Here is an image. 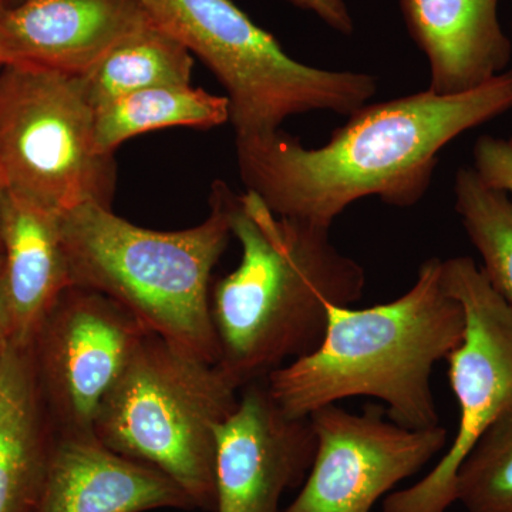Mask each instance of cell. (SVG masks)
I'll list each match as a JSON object with an SVG mask.
<instances>
[{"mask_svg": "<svg viewBox=\"0 0 512 512\" xmlns=\"http://www.w3.org/2000/svg\"><path fill=\"white\" fill-rule=\"evenodd\" d=\"M511 109L512 70L466 93L427 89L366 104L322 147H305L282 130L237 138L239 175L279 217L332 229L362 198L416 205L429 191L440 151Z\"/></svg>", "mask_w": 512, "mask_h": 512, "instance_id": "obj_1", "label": "cell"}, {"mask_svg": "<svg viewBox=\"0 0 512 512\" xmlns=\"http://www.w3.org/2000/svg\"><path fill=\"white\" fill-rule=\"evenodd\" d=\"M238 268L211 295L218 365L238 386L262 382L318 348L332 306H352L366 272L330 241V229L274 214L252 191L235 195Z\"/></svg>", "mask_w": 512, "mask_h": 512, "instance_id": "obj_2", "label": "cell"}, {"mask_svg": "<svg viewBox=\"0 0 512 512\" xmlns=\"http://www.w3.org/2000/svg\"><path fill=\"white\" fill-rule=\"evenodd\" d=\"M463 308L443 282V259L420 265L412 288L392 302L332 306L318 348L266 377L272 400L292 419H309L340 400L372 397L410 430L440 426L434 367L464 336Z\"/></svg>", "mask_w": 512, "mask_h": 512, "instance_id": "obj_3", "label": "cell"}, {"mask_svg": "<svg viewBox=\"0 0 512 512\" xmlns=\"http://www.w3.org/2000/svg\"><path fill=\"white\" fill-rule=\"evenodd\" d=\"M234 200L231 188L215 181L207 220L181 231L138 227L96 204L63 212L60 229L73 286L109 296L153 335L218 363L210 282L234 237Z\"/></svg>", "mask_w": 512, "mask_h": 512, "instance_id": "obj_4", "label": "cell"}, {"mask_svg": "<svg viewBox=\"0 0 512 512\" xmlns=\"http://www.w3.org/2000/svg\"><path fill=\"white\" fill-rule=\"evenodd\" d=\"M241 387L210 363L148 335L97 414V439L157 468L215 511L218 431L237 409Z\"/></svg>", "mask_w": 512, "mask_h": 512, "instance_id": "obj_5", "label": "cell"}, {"mask_svg": "<svg viewBox=\"0 0 512 512\" xmlns=\"http://www.w3.org/2000/svg\"><path fill=\"white\" fill-rule=\"evenodd\" d=\"M140 2L227 90L237 138L275 133L289 117L312 111L352 116L379 90L372 74L319 69L292 59L232 0Z\"/></svg>", "mask_w": 512, "mask_h": 512, "instance_id": "obj_6", "label": "cell"}, {"mask_svg": "<svg viewBox=\"0 0 512 512\" xmlns=\"http://www.w3.org/2000/svg\"><path fill=\"white\" fill-rule=\"evenodd\" d=\"M94 126L82 76L0 67L3 190L56 214L86 204L111 208L116 160L97 151Z\"/></svg>", "mask_w": 512, "mask_h": 512, "instance_id": "obj_7", "label": "cell"}, {"mask_svg": "<svg viewBox=\"0 0 512 512\" xmlns=\"http://www.w3.org/2000/svg\"><path fill=\"white\" fill-rule=\"evenodd\" d=\"M443 282L463 308L464 336L448 356L458 404L456 437L421 480L384 498L382 512H447L458 468L485 431L512 407V305L470 256L443 261Z\"/></svg>", "mask_w": 512, "mask_h": 512, "instance_id": "obj_8", "label": "cell"}, {"mask_svg": "<svg viewBox=\"0 0 512 512\" xmlns=\"http://www.w3.org/2000/svg\"><path fill=\"white\" fill-rule=\"evenodd\" d=\"M150 330L119 302L72 286L30 345L57 436H90L107 394Z\"/></svg>", "mask_w": 512, "mask_h": 512, "instance_id": "obj_9", "label": "cell"}, {"mask_svg": "<svg viewBox=\"0 0 512 512\" xmlns=\"http://www.w3.org/2000/svg\"><path fill=\"white\" fill-rule=\"evenodd\" d=\"M316 453L295 500L282 512H372L380 498L416 476L448 446L444 427L410 430L379 409L338 404L312 414Z\"/></svg>", "mask_w": 512, "mask_h": 512, "instance_id": "obj_10", "label": "cell"}, {"mask_svg": "<svg viewBox=\"0 0 512 512\" xmlns=\"http://www.w3.org/2000/svg\"><path fill=\"white\" fill-rule=\"evenodd\" d=\"M315 453L311 419L286 416L265 380L247 384L218 431L214 512H282V497L301 487Z\"/></svg>", "mask_w": 512, "mask_h": 512, "instance_id": "obj_11", "label": "cell"}, {"mask_svg": "<svg viewBox=\"0 0 512 512\" xmlns=\"http://www.w3.org/2000/svg\"><path fill=\"white\" fill-rule=\"evenodd\" d=\"M151 20L140 0H20L0 9V66L83 76Z\"/></svg>", "mask_w": 512, "mask_h": 512, "instance_id": "obj_12", "label": "cell"}, {"mask_svg": "<svg viewBox=\"0 0 512 512\" xmlns=\"http://www.w3.org/2000/svg\"><path fill=\"white\" fill-rule=\"evenodd\" d=\"M173 478L104 446L96 434L57 436L36 512L194 510Z\"/></svg>", "mask_w": 512, "mask_h": 512, "instance_id": "obj_13", "label": "cell"}, {"mask_svg": "<svg viewBox=\"0 0 512 512\" xmlns=\"http://www.w3.org/2000/svg\"><path fill=\"white\" fill-rule=\"evenodd\" d=\"M498 2L400 0L407 32L429 62L431 92H470L507 72L512 43L501 28Z\"/></svg>", "mask_w": 512, "mask_h": 512, "instance_id": "obj_14", "label": "cell"}, {"mask_svg": "<svg viewBox=\"0 0 512 512\" xmlns=\"http://www.w3.org/2000/svg\"><path fill=\"white\" fill-rule=\"evenodd\" d=\"M2 275L13 343L29 348L60 296L73 286L60 214L5 191Z\"/></svg>", "mask_w": 512, "mask_h": 512, "instance_id": "obj_15", "label": "cell"}, {"mask_svg": "<svg viewBox=\"0 0 512 512\" xmlns=\"http://www.w3.org/2000/svg\"><path fill=\"white\" fill-rule=\"evenodd\" d=\"M57 434L29 348L0 356V512H36Z\"/></svg>", "mask_w": 512, "mask_h": 512, "instance_id": "obj_16", "label": "cell"}, {"mask_svg": "<svg viewBox=\"0 0 512 512\" xmlns=\"http://www.w3.org/2000/svg\"><path fill=\"white\" fill-rule=\"evenodd\" d=\"M192 67L187 46L153 19L111 47L82 77L87 99L97 111L140 90L188 86Z\"/></svg>", "mask_w": 512, "mask_h": 512, "instance_id": "obj_17", "label": "cell"}, {"mask_svg": "<svg viewBox=\"0 0 512 512\" xmlns=\"http://www.w3.org/2000/svg\"><path fill=\"white\" fill-rule=\"evenodd\" d=\"M231 117L227 96L188 86H158L127 94L96 111L94 143L101 154L148 131L170 127L214 128Z\"/></svg>", "mask_w": 512, "mask_h": 512, "instance_id": "obj_18", "label": "cell"}, {"mask_svg": "<svg viewBox=\"0 0 512 512\" xmlns=\"http://www.w3.org/2000/svg\"><path fill=\"white\" fill-rule=\"evenodd\" d=\"M454 208L471 244L483 259L484 274L512 305V200L490 187L474 167L454 178Z\"/></svg>", "mask_w": 512, "mask_h": 512, "instance_id": "obj_19", "label": "cell"}, {"mask_svg": "<svg viewBox=\"0 0 512 512\" xmlns=\"http://www.w3.org/2000/svg\"><path fill=\"white\" fill-rule=\"evenodd\" d=\"M454 495L467 512H512V407L458 468Z\"/></svg>", "mask_w": 512, "mask_h": 512, "instance_id": "obj_20", "label": "cell"}, {"mask_svg": "<svg viewBox=\"0 0 512 512\" xmlns=\"http://www.w3.org/2000/svg\"><path fill=\"white\" fill-rule=\"evenodd\" d=\"M473 167L485 184L508 194L512 192V148L508 140L491 136L478 138Z\"/></svg>", "mask_w": 512, "mask_h": 512, "instance_id": "obj_21", "label": "cell"}, {"mask_svg": "<svg viewBox=\"0 0 512 512\" xmlns=\"http://www.w3.org/2000/svg\"><path fill=\"white\" fill-rule=\"evenodd\" d=\"M286 2L305 12L313 13L316 18L340 35L350 36L355 33V20L346 0H286Z\"/></svg>", "mask_w": 512, "mask_h": 512, "instance_id": "obj_22", "label": "cell"}, {"mask_svg": "<svg viewBox=\"0 0 512 512\" xmlns=\"http://www.w3.org/2000/svg\"><path fill=\"white\" fill-rule=\"evenodd\" d=\"M10 343H13L12 325H10L8 303H6L5 289H3L2 256H0V356L8 349Z\"/></svg>", "mask_w": 512, "mask_h": 512, "instance_id": "obj_23", "label": "cell"}, {"mask_svg": "<svg viewBox=\"0 0 512 512\" xmlns=\"http://www.w3.org/2000/svg\"><path fill=\"white\" fill-rule=\"evenodd\" d=\"M3 200H5V190H3L2 184H0V256H2V208Z\"/></svg>", "mask_w": 512, "mask_h": 512, "instance_id": "obj_24", "label": "cell"}, {"mask_svg": "<svg viewBox=\"0 0 512 512\" xmlns=\"http://www.w3.org/2000/svg\"><path fill=\"white\" fill-rule=\"evenodd\" d=\"M20 0H0V9L10 8V6L16 5Z\"/></svg>", "mask_w": 512, "mask_h": 512, "instance_id": "obj_25", "label": "cell"}, {"mask_svg": "<svg viewBox=\"0 0 512 512\" xmlns=\"http://www.w3.org/2000/svg\"><path fill=\"white\" fill-rule=\"evenodd\" d=\"M508 144H510V147L512 148V138H510V140H508Z\"/></svg>", "mask_w": 512, "mask_h": 512, "instance_id": "obj_26", "label": "cell"}, {"mask_svg": "<svg viewBox=\"0 0 512 512\" xmlns=\"http://www.w3.org/2000/svg\"><path fill=\"white\" fill-rule=\"evenodd\" d=\"M0 67H2V66H0Z\"/></svg>", "mask_w": 512, "mask_h": 512, "instance_id": "obj_27", "label": "cell"}]
</instances>
